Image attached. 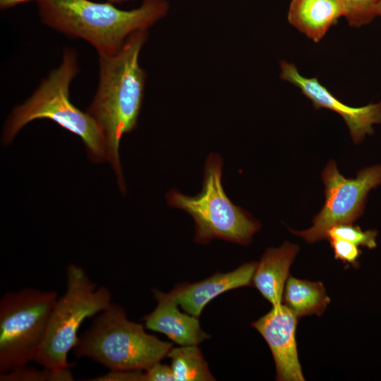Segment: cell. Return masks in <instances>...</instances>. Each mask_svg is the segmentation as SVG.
I'll return each mask as SVG.
<instances>
[{"label": "cell", "mask_w": 381, "mask_h": 381, "mask_svg": "<svg viewBox=\"0 0 381 381\" xmlns=\"http://www.w3.org/2000/svg\"><path fill=\"white\" fill-rule=\"evenodd\" d=\"M143 370H110L104 375L92 380L98 381H143Z\"/></svg>", "instance_id": "cell-22"}, {"label": "cell", "mask_w": 381, "mask_h": 381, "mask_svg": "<svg viewBox=\"0 0 381 381\" xmlns=\"http://www.w3.org/2000/svg\"><path fill=\"white\" fill-rule=\"evenodd\" d=\"M37 4L45 25L87 41L101 56L116 54L131 34L148 30L169 11L166 0H143L139 7L129 11L108 1L90 0H39Z\"/></svg>", "instance_id": "cell-2"}, {"label": "cell", "mask_w": 381, "mask_h": 381, "mask_svg": "<svg viewBox=\"0 0 381 381\" xmlns=\"http://www.w3.org/2000/svg\"><path fill=\"white\" fill-rule=\"evenodd\" d=\"M172 343L145 332L129 320L123 308L111 303L95 315L90 327L78 337L76 358H88L109 370H146L168 356Z\"/></svg>", "instance_id": "cell-4"}, {"label": "cell", "mask_w": 381, "mask_h": 381, "mask_svg": "<svg viewBox=\"0 0 381 381\" xmlns=\"http://www.w3.org/2000/svg\"><path fill=\"white\" fill-rule=\"evenodd\" d=\"M283 301L298 318L311 315L320 316L330 303L321 282H310L291 276L284 287Z\"/></svg>", "instance_id": "cell-15"}, {"label": "cell", "mask_w": 381, "mask_h": 381, "mask_svg": "<svg viewBox=\"0 0 381 381\" xmlns=\"http://www.w3.org/2000/svg\"><path fill=\"white\" fill-rule=\"evenodd\" d=\"M1 381H71L73 377L70 368L52 369L43 367L38 370L26 365L6 373H0Z\"/></svg>", "instance_id": "cell-18"}, {"label": "cell", "mask_w": 381, "mask_h": 381, "mask_svg": "<svg viewBox=\"0 0 381 381\" xmlns=\"http://www.w3.org/2000/svg\"><path fill=\"white\" fill-rule=\"evenodd\" d=\"M147 37L148 30H138L128 37L116 54L99 55L98 86L87 111L104 133L107 159L123 192L126 186L119 147L123 135L138 126L146 80L139 56Z\"/></svg>", "instance_id": "cell-1"}, {"label": "cell", "mask_w": 381, "mask_h": 381, "mask_svg": "<svg viewBox=\"0 0 381 381\" xmlns=\"http://www.w3.org/2000/svg\"><path fill=\"white\" fill-rule=\"evenodd\" d=\"M343 16L337 0H291L288 21L315 42Z\"/></svg>", "instance_id": "cell-14"}, {"label": "cell", "mask_w": 381, "mask_h": 381, "mask_svg": "<svg viewBox=\"0 0 381 381\" xmlns=\"http://www.w3.org/2000/svg\"><path fill=\"white\" fill-rule=\"evenodd\" d=\"M55 291L28 287L4 294L0 299V373L33 361L44 339Z\"/></svg>", "instance_id": "cell-7"}, {"label": "cell", "mask_w": 381, "mask_h": 381, "mask_svg": "<svg viewBox=\"0 0 381 381\" xmlns=\"http://www.w3.org/2000/svg\"><path fill=\"white\" fill-rule=\"evenodd\" d=\"M256 265L255 262H247L231 272H217L198 282L178 284L169 294L186 313L198 318L204 307L217 296L251 285Z\"/></svg>", "instance_id": "cell-11"}, {"label": "cell", "mask_w": 381, "mask_h": 381, "mask_svg": "<svg viewBox=\"0 0 381 381\" xmlns=\"http://www.w3.org/2000/svg\"><path fill=\"white\" fill-rule=\"evenodd\" d=\"M298 317L284 304L272 310L252 326L262 336L272 353L276 366V380L303 381L296 341Z\"/></svg>", "instance_id": "cell-10"}, {"label": "cell", "mask_w": 381, "mask_h": 381, "mask_svg": "<svg viewBox=\"0 0 381 381\" xmlns=\"http://www.w3.org/2000/svg\"><path fill=\"white\" fill-rule=\"evenodd\" d=\"M280 69V78L299 88L315 108L328 109L341 116L355 143L373 134V125L381 124V102L361 107H350L335 97L316 78L301 75L294 64L282 60Z\"/></svg>", "instance_id": "cell-9"}, {"label": "cell", "mask_w": 381, "mask_h": 381, "mask_svg": "<svg viewBox=\"0 0 381 381\" xmlns=\"http://www.w3.org/2000/svg\"><path fill=\"white\" fill-rule=\"evenodd\" d=\"M329 242L336 259L351 265L354 267L358 266V259L361 251L357 245L341 238H331Z\"/></svg>", "instance_id": "cell-20"}, {"label": "cell", "mask_w": 381, "mask_h": 381, "mask_svg": "<svg viewBox=\"0 0 381 381\" xmlns=\"http://www.w3.org/2000/svg\"><path fill=\"white\" fill-rule=\"evenodd\" d=\"M325 204L308 229L290 231L312 243L327 239V231L341 224H352L361 216L368 192L381 185V165L361 169L355 179H346L330 160L322 172Z\"/></svg>", "instance_id": "cell-8"}, {"label": "cell", "mask_w": 381, "mask_h": 381, "mask_svg": "<svg viewBox=\"0 0 381 381\" xmlns=\"http://www.w3.org/2000/svg\"><path fill=\"white\" fill-rule=\"evenodd\" d=\"M175 381H210V373L200 349L196 345L172 348L168 353Z\"/></svg>", "instance_id": "cell-16"}, {"label": "cell", "mask_w": 381, "mask_h": 381, "mask_svg": "<svg viewBox=\"0 0 381 381\" xmlns=\"http://www.w3.org/2000/svg\"><path fill=\"white\" fill-rule=\"evenodd\" d=\"M223 159L217 153L206 159L201 191L187 195L176 189L167 194L169 207L183 210L195 222L194 241L207 244L214 238L248 245L260 229V223L234 205L222 183Z\"/></svg>", "instance_id": "cell-5"}, {"label": "cell", "mask_w": 381, "mask_h": 381, "mask_svg": "<svg viewBox=\"0 0 381 381\" xmlns=\"http://www.w3.org/2000/svg\"><path fill=\"white\" fill-rule=\"evenodd\" d=\"M78 71L76 51L64 48L60 66L50 71L32 95L11 112L3 131L4 142L11 143L18 132L30 121L48 119L79 136L92 161L107 159L106 140L102 128L87 112L78 109L69 99L70 85Z\"/></svg>", "instance_id": "cell-3"}, {"label": "cell", "mask_w": 381, "mask_h": 381, "mask_svg": "<svg viewBox=\"0 0 381 381\" xmlns=\"http://www.w3.org/2000/svg\"><path fill=\"white\" fill-rule=\"evenodd\" d=\"M175 381L171 365L158 362L145 370L143 381Z\"/></svg>", "instance_id": "cell-21"}, {"label": "cell", "mask_w": 381, "mask_h": 381, "mask_svg": "<svg viewBox=\"0 0 381 381\" xmlns=\"http://www.w3.org/2000/svg\"><path fill=\"white\" fill-rule=\"evenodd\" d=\"M377 231L374 230L363 231L352 224L336 225L327 231V239L341 238L356 245L363 246L370 249L376 247Z\"/></svg>", "instance_id": "cell-19"}, {"label": "cell", "mask_w": 381, "mask_h": 381, "mask_svg": "<svg viewBox=\"0 0 381 381\" xmlns=\"http://www.w3.org/2000/svg\"><path fill=\"white\" fill-rule=\"evenodd\" d=\"M298 250L297 245L285 241L278 248L267 249L257 263L252 283L272 307L282 304L289 269Z\"/></svg>", "instance_id": "cell-13"}, {"label": "cell", "mask_w": 381, "mask_h": 381, "mask_svg": "<svg viewBox=\"0 0 381 381\" xmlns=\"http://www.w3.org/2000/svg\"><path fill=\"white\" fill-rule=\"evenodd\" d=\"M30 1L32 0H0V8L1 10L8 9L18 4H20ZM35 1H37L39 0Z\"/></svg>", "instance_id": "cell-23"}, {"label": "cell", "mask_w": 381, "mask_h": 381, "mask_svg": "<svg viewBox=\"0 0 381 381\" xmlns=\"http://www.w3.org/2000/svg\"><path fill=\"white\" fill-rule=\"evenodd\" d=\"M348 22L354 28L368 25L381 16V0H337Z\"/></svg>", "instance_id": "cell-17"}, {"label": "cell", "mask_w": 381, "mask_h": 381, "mask_svg": "<svg viewBox=\"0 0 381 381\" xmlns=\"http://www.w3.org/2000/svg\"><path fill=\"white\" fill-rule=\"evenodd\" d=\"M157 306L143 318L147 329L161 332L180 346L198 345L210 335L200 327L198 318L184 313L169 293L153 289Z\"/></svg>", "instance_id": "cell-12"}, {"label": "cell", "mask_w": 381, "mask_h": 381, "mask_svg": "<svg viewBox=\"0 0 381 381\" xmlns=\"http://www.w3.org/2000/svg\"><path fill=\"white\" fill-rule=\"evenodd\" d=\"M66 290L56 299L46 332L33 361L52 369L70 368L68 353L78 339V329L87 318L104 310L111 303L110 290L97 284L85 270L75 264L66 268Z\"/></svg>", "instance_id": "cell-6"}, {"label": "cell", "mask_w": 381, "mask_h": 381, "mask_svg": "<svg viewBox=\"0 0 381 381\" xmlns=\"http://www.w3.org/2000/svg\"><path fill=\"white\" fill-rule=\"evenodd\" d=\"M126 1H128V0H107V1L111 4H119Z\"/></svg>", "instance_id": "cell-24"}]
</instances>
